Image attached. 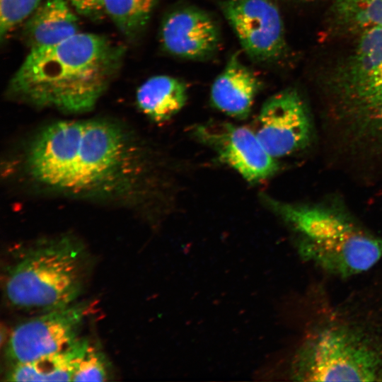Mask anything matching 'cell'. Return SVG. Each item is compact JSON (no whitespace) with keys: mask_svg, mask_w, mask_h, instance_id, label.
Returning a JSON list of instances; mask_svg holds the SVG:
<instances>
[{"mask_svg":"<svg viewBox=\"0 0 382 382\" xmlns=\"http://www.w3.org/2000/svg\"><path fill=\"white\" fill-rule=\"evenodd\" d=\"M151 158L129 127L97 118L40 129L23 148L19 166L23 178L45 192L132 204L151 190Z\"/></svg>","mask_w":382,"mask_h":382,"instance_id":"obj_1","label":"cell"},{"mask_svg":"<svg viewBox=\"0 0 382 382\" xmlns=\"http://www.w3.org/2000/svg\"><path fill=\"white\" fill-rule=\"evenodd\" d=\"M125 48L102 35L78 33L30 50L7 86L18 102L66 113L93 108L117 75Z\"/></svg>","mask_w":382,"mask_h":382,"instance_id":"obj_2","label":"cell"},{"mask_svg":"<svg viewBox=\"0 0 382 382\" xmlns=\"http://www.w3.org/2000/svg\"><path fill=\"white\" fill-rule=\"evenodd\" d=\"M262 199L296 233L301 257L323 271L345 278L382 260V238L363 228L340 204L289 203L266 195Z\"/></svg>","mask_w":382,"mask_h":382,"instance_id":"obj_3","label":"cell"},{"mask_svg":"<svg viewBox=\"0 0 382 382\" xmlns=\"http://www.w3.org/2000/svg\"><path fill=\"white\" fill-rule=\"evenodd\" d=\"M16 252L6 267L4 284L11 306L42 313L75 303L91 263L82 242L61 235L38 240Z\"/></svg>","mask_w":382,"mask_h":382,"instance_id":"obj_4","label":"cell"},{"mask_svg":"<svg viewBox=\"0 0 382 382\" xmlns=\"http://www.w3.org/2000/svg\"><path fill=\"white\" fill-rule=\"evenodd\" d=\"M359 34L334 76L335 112L352 139L382 154V28Z\"/></svg>","mask_w":382,"mask_h":382,"instance_id":"obj_5","label":"cell"},{"mask_svg":"<svg viewBox=\"0 0 382 382\" xmlns=\"http://www.w3.org/2000/svg\"><path fill=\"white\" fill-rule=\"evenodd\" d=\"M294 376L303 381H381L382 344L358 324H325L303 343Z\"/></svg>","mask_w":382,"mask_h":382,"instance_id":"obj_6","label":"cell"},{"mask_svg":"<svg viewBox=\"0 0 382 382\" xmlns=\"http://www.w3.org/2000/svg\"><path fill=\"white\" fill-rule=\"evenodd\" d=\"M88 306L74 303L25 320L11 332L6 356L11 365L56 353L71 347L79 333Z\"/></svg>","mask_w":382,"mask_h":382,"instance_id":"obj_7","label":"cell"},{"mask_svg":"<svg viewBox=\"0 0 382 382\" xmlns=\"http://www.w3.org/2000/svg\"><path fill=\"white\" fill-rule=\"evenodd\" d=\"M254 132L274 158L306 148L313 139V126L300 94L287 88L268 98L257 117Z\"/></svg>","mask_w":382,"mask_h":382,"instance_id":"obj_8","label":"cell"},{"mask_svg":"<svg viewBox=\"0 0 382 382\" xmlns=\"http://www.w3.org/2000/svg\"><path fill=\"white\" fill-rule=\"evenodd\" d=\"M196 139L245 180L257 183L272 176L278 165L254 131L227 122L209 121L194 127Z\"/></svg>","mask_w":382,"mask_h":382,"instance_id":"obj_9","label":"cell"},{"mask_svg":"<svg viewBox=\"0 0 382 382\" xmlns=\"http://www.w3.org/2000/svg\"><path fill=\"white\" fill-rule=\"evenodd\" d=\"M222 12L244 51L253 59L270 61L282 54L284 30L277 7L270 0H226Z\"/></svg>","mask_w":382,"mask_h":382,"instance_id":"obj_10","label":"cell"},{"mask_svg":"<svg viewBox=\"0 0 382 382\" xmlns=\"http://www.w3.org/2000/svg\"><path fill=\"white\" fill-rule=\"evenodd\" d=\"M161 42L168 53L185 59H201L214 53L219 35L214 20L198 8L175 10L163 20Z\"/></svg>","mask_w":382,"mask_h":382,"instance_id":"obj_11","label":"cell"},{"mask_svg":"<svg viewBox=\"0 0 382 382\" xmlns=\"http://www.w3.org/2000/svg\"><path fill=\"white\" fill-rule=\"evenodd\" d=\"M260 82L255 74L233 55L211 87V101L221 112L238 119L251 111Z\"/></svg>","mask_w":382,"mask_h":382,"instance_id":"obj_12","label":"cell"},{"mask_svg":"<svg viewBox=\"0 0 382 382\" xmlns=\"http://www.w3.org/2000/svg\"><path fill=\"white\" fill-rule=\"evenodd\" d=\"M67 0H44L25 21L23 37L30 50L54 45L79 32V20Z\"/></svg>","mask_w":382,"mask_h":382,"instance_id":"obj_13","label":"cell"},{"mask_svg":"<svg viewBox=\"0 0 382 382\" xmlns=\"http://www.w3.org/2000/svg\"><path fill=\"white\" fill-rule=\"evenodd\" d=\"M89 342L80 338L64 350L11 365L7 381H72Z\"/></svg>","mask_w":382,"mask_h":382,"instance_id":"obj_14","label":"cell"},{"mask_svg":"<svg viewBox=\"0 0 382 382\" xmlns=\"http://www.w3.org/2000/svg\"><path fill=\"white\" fill-rule=\"evenodd\" d=\"M187 99L186 84L166 75L152 76L137 89L136 100L139 109L158 122L171 119L184 107Z\"/></svg>","mask_w":382,"mask_h":382,"instance_id":"obj_15","label":"cell"},{"mask_svg":"<svg viewBox=\"0 0 382 382\" xmlns=\"http://www.w3.org/2000/svg\"><path fill=\"white\" fill-rule=\"evenodd\" d=\"M156 0H105L106 14L128 39L136 37L146 25Z\"/></svg>","mask_w":382,"mask_h":382,"instance_id":"obj_16","label":"cell"},{"mask_svg":"<svg viewBox=\"0 0 382 382\" xmlns=\"http://www.w3.org/2000/svg\"><path fill=\"white\" fill-rule=\"evenodd\" d=\"M332 9L337 20L353 31L382 28V0H334Z\"/></svg>","mask_w":382,"mask_h":382,"instance_id":"obj_17","label":"cell"},{"mask_svg":"<svg viewBox=\"0 0 382 382\" xmlns=\"http://www.w3.org/2000/svg\"><path fill=\"white\" fill-rule=\"evenodd\" d=\"M42 0H0V37L6 39L30 16Z\"/></svg>","mask_w":382,"mask_h":382,"instance_id":"obj_18","label":"cell"},{"mask_svg":"<svg viewBox=\"0 0 382 382\" xmlns=\"http://www.w3.org/2000/svg\"><path fill=\"white\" fill-rule=\"evenodd\" d=\"M110 377V365L98 349L88 344L73 376L72 381H106Z\"/></svg>","mask_w":382,"mask_h":382,"instance_id":"obj_19","label":"cell"},{"mask_svg":"<svg viewBox=\"0 0 382 382\" xmlns=\"http://www.w3.org/2000/svg\"><path fill=\"white\" fill-rule=\"evenodd\" d=\"M79 15L91 20H99L106 14L105 0H67Z\"/></svg>","mask_w":382,"mask_h":382,"instance_id":"obj_20","label":"cell"},{"mask_svg":"<svg viewBox=\"0 0 382 382\" xmlns=\"http://www.w3.org/2000/svg\"><path fill=\"white\" fill-rule=\"evenodd\" d=\"M376 322H377V328H378V332L382 337V303L380 305L378 311Z\"/></svg>","mask_w":382,"mask_h":382,"instance_id":"obj_21","label":"cell"}]
</instances>
